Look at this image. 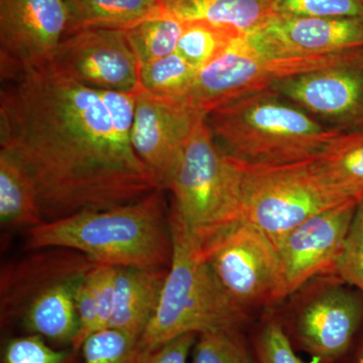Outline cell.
Instances as JSON below:
<instances>
[{
  "instance_id": "f546056e",
  "label": "cell",
  "mask_w": 363,
  "mask_h": 363,
  "mask_svg": "<svg viewBox=\"0 0 363 363\" xmlns=\"http://www.w3.org/2000/svg\"><path fill=\"white\" fill-rule=\"evenodd\" d=\"M197 337V334H185L156 350H143L140 363H188Z\"/></svg>"
},
{
  "instance_id": "4dcf8cb0",
  "label": "cell",
  "mask_w": 363,
  "mask_h": 363,
  "mask_svg": "<svg viewBox=\"0 0 363 363\" xmlns=\"http://www.w3.org/2000/svg\"><path fill=\"white\" fill-rule=\"evenodd\" d=\"M354 363H363V341L355 357Z\"/></svg>"
},
{
  "instance_id": "f1b7e54d",
  "label": "cell",
  "mask_w": 363,
  "mask_h": 363,
  "mask_svg": "<svg viewBox=\"0 0 363 363\" xmlns=\"http://www.w3.org/2000/svg\"><path fill=\"white\" fill-rule=\"evenodd\" d=\"M255 352L260 363H305L296 354L288 332L279 322H269L257 339Z\"/></svg>"
},
{
  "instance_id": "2e32d148",
  "label": "cell",
  "mask_w": 363,
  "mask_h": 363,
  "mask_svg": "<svg viewBox=\"0 0 363 363\" xmlns=\"http://www.w3.org/2000/svg\"><path fill=\"white\" fill-rule=\"evenodd\" d=\"M162 13L183 23L200 21L241 35L257 32L277 16L276 0H160Z\"/></svg>"
},
{
  "instance_id": "44dd1931",
  "label": "cell",
  "mask_w": 363,
  "mask_h": 363,
  "mask_svg": "<svg viewBox=\"0 0 363 363\" xmlns=\"http://www.w3.org/2000/svg\"><path fill=\"white\" fill-rule=\"evenodd\" d=\"M184 26L183 21L164 14L143 21L124 32L142 66L176 52Z\"/></svg>"
},
{
  "instance_id": "d6986e66",
  "label": "cell",
  "mask_w": 363,
  "mask_h": 363,
  "mask_svg": "<svg viewBox=\"0 0 363 363\" xmlns=\"http://www.w3.org/2000/svg\"><path fill=\"white\" fill-rule=\"evenodd\" d=\"M0 221L28 229L44 223L37 190L18 160L0 150Z\"/></svg>"
},
{
  "instance_id": "7402d4cb",
  "label": "cell",
  "mask_w": 363,
  "mask_h": 363,
  "mask_svg": "<svg viewBox=\"0 0 363 363\" xmlns=\"http://www.w3.org/2000/svg\"><path fill=\"white\" fill-rule=\"evenodd\" d=\"M241 37L245 35L209 23L191 21L185 23L176 52L189 65L200 71Z\"/></svg>"
},
{
  "instance_id": "8992f818",
  "label": "cell",
  "mask_w": 363,
  "mask_h": 363,
  "mask_svg": "<svg viewBox=\"0 0 363 363\" xmlns=\"http://www.w3.org/2000/svg\"><path fill=\"white\" fill-rule=\"evenodd\" d=\"M168 191L169 210L199 247L242 221L235 160L217 142L207 116L189 138Z\"/></svg>"
},
{
  "instance_id": "9c48e42d",
  "label": "cell",
  "mask_w": 363,
  "mask_h": 363,
  "mask_svg": "<svg viewBox=\"0 0 363 363\" xmlns=\"http://www.w3.org/2000/svg\"><path fill=\"white\" fill-rule=\"evenodd\" d=\"M205 116L186 96L135 91L131 145L160 190H169L186 143Z\"/></svg>"
},
{
  "instance_id": "d4e9b609",
  "label": "cell",
  "mask_w": 363,
  "mask_h": 363,
  "mask_svg": "<svg viewBox=\"0 0 363 363\" xmlns=\"http://www.w3.org/2000/svg\"><path fill=\"white\" fill-rule=\"evenodd\" d=\"M83 363H140V339L114 329L96 332L81 346Z\"/></svg>"
},
{
  "instance_id": "5bb4252c",
  "label": "cell",
  "mask_w": 363,
  "mask_h": 363,
  "mask_svg": "<svg viewBox=\"0 0 363 363\" xmlns=\"http://www.w3.org/2000/svg\"><path fill=\"white\" fill-rule=\"evenodd\" d=\"M362 320V298L343 286H332L298 312L293 335L316 362L333 363L350 350Z\"/></svg>"
},
{
  "instance_id": "8fae6325",
  "label": "cell",
  "mask_w": 363,
  "mask_h": 363,
  "mask_svg": "<svg viewBox=\"0 0 363 363\" xmlns=\"http://www.w3.org/2000/svg\"><path fill=\"white\" fill-rule=\"evenodd\" d=\"M68 26L65 0H0L2 77L50 65Z\"/></svg>"
},
{
  "instance_id": "6da1fadb",
  "label": "cell",
  "mask_w": 363,
  "mask_h": 363,
  "mask_svg": "<svg viewBox=\"0 0 363 363\" xmlns=\"http://www.w3.org/2000/svg\"><path fill=\"white\" fill-rule=\"evenodd\" d=\"M2 79L0 150L32 179L45 222L160 190L131 145L135 93L94 89L51 65Z\"/></svg>"
},
{
  "instance_id": "5b68a950",
  "label": "cell",
  "mask_w": 363,
  "mask_h": 363,
  "mask_svg": "<svg viewBox=\"0 0 363 363\" xmlns=\"http://www.w3.org/2000/svg\"><path fill=\"white\" fill-rule=\"evenodd\" d=\"M1 274V321H18L26 334L73 345L78 333L75 292L98 262L65 248H45Z\"/></svg>"
},
{
  "instance_id": "ac0fdd59",
  "label": "cell",
  "mask_w": 363,
  "mask_h": 363,
  "mask_svg": "<svg viewBox=\"0 0 363 363\" xmlns=\"http://www.w3.org/2000/svg\"><path fill=\"white\" fill-rule=\"evenodd\" d=\"M67 35L89 28L128 30L149 18L164 16L160 0H65Z\"/></svg>"
},
{
  "instance_id": "ffe728a7",
  "label": "cell",
  "mask_w": 363,
  "mask_h": 363,
  "mask_svg": "<svg viewBox=\"0 0 363 363\" xmlns=\"http://www.w3.org/2000/svg\"><path fill=\"white\" fill-rule=\"evenodd\" d=\"M314 159L332 186L362 201L363 130L341 131Z\"/></svg>"
},
{
  "instance_id": "cb8c5ba5",
  "label": "cell",
  "mask_w": 363,
  "mask_h": 363,
  "mask_svg": "<svg viewBox=\"0 0 363 363\" xmlns=\"http://www.w3.org/2000/svg\"><path fill=\"white\" fill-rule=\"evenodd\" d=\"M192 363H260L240 329H224L198 335Z\"/></svg>"
},
{
  "instance_id": "83f0119b",
  "label": "cell",
  "mask_w": 363,
  "mask_h": 363,
  "mask_svg": "<svg viewBox=\"0 0 363 363\" xmlns=\"http://www.w3.org/2000/svg\"><path fill=\"white\" fill-rule=\"evenodd\" d=\"M333 274L363 293V200L358 204Z\"/></svg>"
},
{
  "instance_id": "ba28073f",
  "label": "cell",
  "mask_w": 363,
  "mask_h": 363,
  "mask_svg": "<svg viewBox=\"0 0 363 363\" xmlns=\"http://www.w3.org/2000/svg\"><path fill=\"white\" fill-rule=\"evenodd\" d=\"M198 248L227 295L243 309L278 301L281 281L279 250L257 227L238 222Z\"/></svg>"
},
{
  "instance_id": "7c38bea8",
  "label": "cell",
  "mask_w": 363,
  "mask_h": 363,
  "mask_svg": "<svg viewBox=\"0 0 363 363\" xmlns=\"http://www.w3.org/2000/svg\"><path fill=\"white\" fill-rule=\"evenodd\" d=\"M360 202L320 212L294 228L279 243L281 281L278 301L319 274H333Z\"/></svg>"
},
{
  "instance_id": "277c9868",
  "label": "cell",
  "mask_w": 363,
  "mask_h": 363,
  "mask_svg": "<svg viewBox=\"0 0 363 363\" xmlns=\"http://www.w3.org/2000/svg\"><path fill=\"white\" fill-rule=\"evenodd\" d=\"M172 252L156 313L140 339L143 351L194 333L240 329L247 310L227 295L185 224L169 211Z\"/></svg>"
},
{
  "instance_id": "9a60e30c",
  "label": "cell",
  "mask_w": 363,
  "mask_h": 363,
  "mask_svg": "<svg viewBox=\"0 0 363 363\" xmlns=\"http://www.w3.org/2000/svg\"><path fill=\"white\" fill-rule=\"evenodd\" d=\"M247 39L255 50L267 54H337L363 48V18L277 14Z\"/></svg>"
},
{
  "instance_id": "e0dca14e",
  "label": "cell",
  "mask_w": 363,
  "mask_h": 363,
  "mask_svg": "<svg viewBox=\"0 0 363 363\" xmlns=\"http://www.w3.org/2000/svg\"><path fill=\"white\" fill-rule=\"evenodd\" d=\"M167 269L116 267V307L109 329L140 339L154 316Z\"/></svg>"
},
{
  "instance_id": "4fadbf2b",
  "label": "cell",
  "mask_w": 363,
  "mask_h": 363,
  "mask_svg": "<svg viewBox=\"0 0 363 363\" xmlns=\"http://www.w3.org/2000/svg\"><path fill=\"white\" fill-rule=\"evenodd\" d=\"M272 89L334 130H363V55L345 65L281 81Z\"/></svg>"
},
{
  "instance_id": "484cf974",
  "label": "cell",
  "mask_w": 363,
  "mask_h": 363,
  "mask_svg": "<svg viewBox=\"0 0 363 363\" xmlns=\"http://www.w3.org/2000/svg\"><path fill=\"white\" fill-rule=\"evenodd\" d=\"M76 351L59 350L35 334L9 339L2 350L1 363H71Z\"/></svg>"
},
{
  "instance_id": "30bf717a",
  "label": "cell",
  "mask_w": 363,
  "mask_h": 363,
  "mask_svg": "<svg viewBox=\"0 0 363 363\" xmlns=\"http://www.w3.org/2000/svg\"><path fill=\"white\" fill-rule=\"evenodd\" d=\"M50 65L94 89L123 93L140 89V65L123 30L89 28L66 35Z\"/></svg>"
},
{
  "instance_id": "52a82bcc",
  "label": "cell",
  "mask_w": 363,
  "mask_h": 363,
  "mask_svg": "<svg viewBox=\"0 0 363 363\" xmlns=\"http://www.w3.org/2000/svg\"><path fill=\"white\" fill-rule=\"evenodd\" d=\"M234 160L240 177L242 221L267 234L277 248L288 233L310 217L357 201L326 180L314 157L284 164Z\"/></svg>"
},
{
  "instance_id": "603a6c76",
  "label": "cell",
  "mask_w": 363,
  "mask_h": 363,
  "mask_svg": "<svg viewBox=\"0 0 363 363\" xmlns=\"http://www.w3.org/2000/svg\"><path fill=\"white\" fill-rule=\"evenodd\" d=\"M198 71L177 52L140 66V88L160 96H186Z\"/></svg>"
},
{
  "instance_id": "4316f807",
  "label": "cell",
  "mask_w": 363,
  "mask_h": 363,
  "mask_svg": "<svg viewBox=\"0 0 363 363\" xmlns=\"http://www.w3.org/2000/svg\"><path fill=\"white\" fill-rule=\"evenodd\" d=\"M279 16L363 18V0H276Z\"/></svg>"
},
{
  "instance_id": "7a4b0ae2",
  "label": "cell",
  "mask_w": 363,
  "mask_h": 363,
  "mask_svg": "<svg viewBox=\"0 0 363 363\" xmlns=\"http://www.w3.org/2000/svg\"><path fill=\"white\" fill-rule=\"evenodd\" d=\"M164 191L109 209L79 212L26 229V248H65L100 264L167 269L172 235Z\"/></svg>"
},
{
  "instance_id": "3957f363",
  "label": "cell",
  "mask_w": 363,
  "mask_h": 363,
  "mask_svg": "<svg viewBox=\"0 0 363 363\" xmlns=\"http://www.w3.org/2000/svg\"><path fill=\"white\" fill-rule=\"evenodd\" d=\"M207 121L227 154L252 164L312 159L341 133L272 88L214 109Z\"/></svg>"
}]
</instances>
